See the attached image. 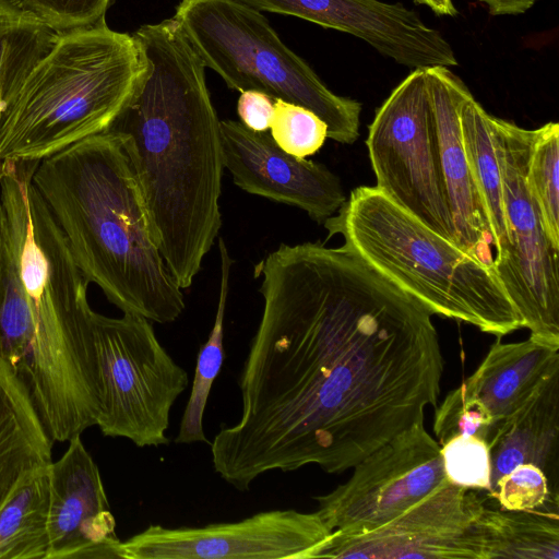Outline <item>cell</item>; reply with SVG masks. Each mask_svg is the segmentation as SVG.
<instances>
[{"mask_svg":"<svg viewBox=\"0 0 559 559\" xmlns=\"http://www.w3.org/2000/svg\"><path fill=\"white\" fill-rule=\"evenodd\" d=\"M366 145L376 187L428 228L457 243L425 69H414L378 108Z\"/></svg>","mask_w":559,"mask_h":559,"instance_id":"obj_10","label":"cell"},{"mask_svg":"<svg viewBox=\"0 0 559 559\" xmlns=\"http://www.w3.org/2000/svg\"><path fill=\"white\" fill-rule=\"evenodd\" d=\"M49 472L47 559H118L121 540L99 469L80 436Z\"/></svg>","mask_w":559,"mask_h":559,"instance_id":"obj_15","label":"cell"},{"mask_svg":"<svg viewBox=\"0 0 559 559\" xmlns=\"http://www.w3.org/2000/svg\"><path fill=\"white\" fill-rule=\"evenodd\" d=\"M173 17L204 67L228 88L302 106L325 122L328 138L336 142L358 139L361 104L334 94L262 12L235 0H181Z\"/></svg>","mask_w":559,"mask_h":559,"instance_id":"obj_7","label":"cell"},{"mask_svg":"<svg viewBox=\"0 0 559 559\" xmlns=\"http://www.w3.org/2000/svg\"><path fill=\"white\" fill-rule=\"evenodd\" d=\"M490 117L469 93L460 114L463 145L490 225L496 261L506 254L510 238Z\"/></svg>","mask_w":559,"mask_h":559,"instance_id":"obj_20","label":"cell"},{"mask_svg":"<svg viewBox=\"0 0 559 559\" xmlns=\"http://www.w3.org/2000/svg\"><path fill=\"white\" fill-rule=\"evenodd\" d=\"M56 33L84 28L106 22L116 0H14Z\"/></svg>","mask_w":559,"mask_h":559,"instance_id":"obj_30","label":"cell"},{"mask_svg":"<svg viewBox=\"0 0 559 559\" xmlns=\"http://www.w3.org/2000/svg\"><path fill=\"white\" fill-rule=\"evenodd\" d=\"M52 443L26 390L0 358V507L25 475L51 464Z\"/></svg>","mask_w":559,"mask_h":559,"instance_id":"obj_19","label":"cell"},{"mask_svg":"<svg viewBox=\"0 0 559 559\" xmlns=\"http://www.w3.org/2000/svg\"><path fill=\"white\" fill-rule=\"evenodd\" d=\"M33 183L88 283L123 313L177 320L182 289L167 267L120 138L104 131L39 160Z\"/></svg>","mask_w":559,"mask_h":559,"instance_id":"obj_4","label":"cell"},{"mask_svg":"<svg viewBox=\"0 0 559 559\" xmlns=\"http://www.w3.org/2000/svg\"><path fill=\"white\" fill-rule=\"evenodd\" d=\"M274 112V99L259 91H245L237 100L240 122L255 132L270 130Z\"/></svg>","mask_w":559,"mask_h":559,"instance_id":"obj_31","label":"cell"},{"mask_svg":"<svg viewBox=\"0 0 559 559\" xmlns=\"http://www.w3.org/2000/svg\"><path fill=\"white\" fill-rule=\"evenodd\" d=\"M48 468L25 475L0 507V559H47Z\"/></svg>","mask_w":559,"mask_h":559,"instance_id":"obj_22","label":"cell"},{"mask_svg":"<svg viewBox=\"0 0 559 559\" xmlns=\"http://www.w3.org/2000/svg\"><path fill=\"white\" fill-rule=\"evenodd\" d=\"M146 72L133 35L106 22L57 33L0 109V159L41 160L108 130Z\"/></svg>","mask_w":559,"mask_h":559,"instance_id":"obj_5","label":"cell"},{"mask_svg":"<svg viewBox=\"0 0 559 559\" xmlns=\"http://www.w3.org/2000/svg\"><path fill=\"white\" fill-rule=\"evenodd\" d=\"M559 124L547 122L533 130L526 183L543 227L559 249Z\"/></svg>","mask_w":559,"mask_h":559,"instance_id":"obj_25","label":"cell"},{"mask_svg":"<svg viewBox=\"0 0 559 559\" xmlns=\"http://www.w3.org/2000/svg\"><path fill=\"white\" fill-rule=\"evenodd\" d=\"M56 38V32L14 0H0V109Z\"/></svg>","mask_w":559,"mask_h":559,"instance_id":"obj_23","label":"cell"},{"mask_svg":"<svg viewBox=\"0 0 559 559\" xmlns=\"http://www.w3.org/2000/svg\"><path fill=\"white\" fill-rule=\"evenodd\" d=\"M223 165L243 191L304 210L323 223L346 201L340 179L324 165L282 150L267 132L221 120Z\"/></svg>","mask_w":559,"mask_h":559,"instance_id":"obj_14","label":"cell"},{"mask_svg":"<svg viewBox=\"0 0 559 559\" xmlns=\"http://www.w3.org/2000/svg\"><path fill=\"white\" fill-rule=\"evenodd\" d=\"M416 4L427 5L435 14L439 16H456L457 9L453 0H414Z\"/></svg>","mask_w":559,"mask_h":559,"instance_id":"obj_33","label":"cell"},{"mask_svg":"<svg viewBox=\"0 0 559 559\" xmlns=\"http://www.w3.org/2000/svg\"><path fill=\"white\" fill-rule=\"evenodd\" d=\"M323 224L329 238L341 235L343 246L432 314L497 337L523 328L493 265L428 228L376 186L355 188Z\"/></svg>","mask_w":559,"mask_h":559,"instance_id":"obj_6","label":"cell"},{"mask_svg":"<svg viewBox=\"0 0 559 559\" xmlns=\"http://www.w3.org/2000/svg\"><path fill=\"white\" fill-rule=\"evenodd\" d=\"M270 134L282 150L306 158L322 147L328 138V127L311 110L282 99H274Z\"/></svg>","mask_w":559,"mask_h":559,"instance_id":"obj_28","label":"cell"},{"mask_svg":"<svg viewBox=\"0 0 559 559\" xmlns=\"http://www.w3.org/2000/svg\"><path fill=\"white\" fill-rule=\"evenodd\" d=\"M332 531L318 512L272 510L234 523L150 525L121 542V559H314Z\"/></svg>","mask_w":559,"mask_h":559,"instance_id":"obj_12","label":"cell"},{"mask_svg":"<svg viewBox=\"0 0 559 559\" xmlns=\"http://www.w3.org/2000/svg\"><path fill=\"white\" fill-rule=\"evenodd\" d=\"M218 251L221 260V281L217 310L207 341L200 348L197 358L191 393L180 421L178 435L175 439V442L180 444L194 442L209 443L203 428V415L212 385L225 360L224 319L231 265L234 263L223 238L218 239Z\"/></svg>","mask_w":559,"mask_h":559,"instance_id":"obj_24","label":"cell"},{"mask_svg":"<svg viewBox=\"0 0 559 559\" xmlns=\"http://www.w3.org/2000/svg\"><path fill=\"white\" fill-rule=\"evenodd\" d=\"M510 245L493 269L530 337L559 346V249L547 236L526 183L533 130L490 117Z\"/></svg>","mask_w":559,"mask_h":559,"instance_id":"obj_9","label":"cell"},{"mask_svg":"<svg viewBox=\"0 0 559 559\" xmlns=\"http://www.w3.org/2000/svg\"><path fill=\"white\" fill-rule=\"evenodd\" d=\"M559 370L548 376L513 414L496 421L488 447L492 485L519 464L531 463L546 475L558 496Z\"/></svg>","mask_w":559,"mask_h":559,"instance_id":"obj_17","label":"cell"},{"mask_svg":"<svg viewBox=\"0 0 559 559\" xmlns=\"http://www.w3.org/2000/svg\"><path fill=\"white\" fill-rule=\"evenodd\" d=\"M261 319L239 378L241 416L211 442L223 480L353 468L436 406L432 313L345 246L281 243L254 266Z\"/></svg>","mask_w":559,"mask_h":559,"instance_id":"obj_1","label":"cell"},{"mask_svg":"<svg viewBox=\"0 0 559 559\" xmlns=\"http://www.w3.org/2000/svg\"><path fill=\"white\" fill-rule=\"evenodd\" d=\"M437 135L439 165L460 247L493 265L492 235L474 183L461 130V108L471 93L447 67L425 69Z\"/></svg>","mask_w":559,"mask_h":559,"instance_id":"obj_16","label":"cell"},{"mask_svg":"<svg viewBox=\"0 0 559 559\" xmlns=\"http://www.w3.org/2000/svg\"><path fill=\"white\" fill-rule=\"evenodd\" d=\"M476 526L485 559H559L556 512L502 510L485 504Z\"/></svg>","mask_w":559,"mask_h":559,"instance_id":"obj_21","label":"cell"},{"mask_svg":"<svg viewBox=\"0 0 559 559\" xmlns=\"http://www.w3.org/2000/svg\"><path fill=\"white\" fill-rule=\"evenodd\" d=\"M0 166H1V159H0Z\"/></svg>","mask_w":559,"mask_h":559,"instance_id":"obj_34","label":"cell"},{"mask_svg":"<svg viewBox=\"0 0 559 559\" xmlns=\"http://www.w3.org/2000/svg\"><path fill=\"white\" fill-rule=\"evenodd\" d=\"M487 5L489 14L518 15L525 13L536 3L537 0H478Z\"/></svg>","mask_w":559,"mask_h":559,"instance_id":"obj_32","label":"cell"},{"mask_svg":"<svg viewBox=\"0 0 559 559\" xmlns=\"http://www.w3.org/2000/svg\"><path fill=\"white\" fill-rule=\"evenodd\" d=\"M353 469L346 483L313 498L332 532L359 534L377 528L448 483L440 444L424 421L394 436Z\"/></svg>","mask_w":559,"mask_h":559,"instance_id":"obj_11","label":"cell"},{"mask_svg":"<svg viewBox=\"0 0 559 559\" xmlns=\"http://www.w3.org/2000/svg\"><path fill=\"white\" fill-rule=\"evenodd\" d=\"M487 496L502 510L558 513V496L551 492L544 472L531 463L519 464L501 475Z\"/></svg>","mask_w":559,"mask_h":559,"instance_id":"obj_26","label":"cell"},{"mask_svg":"<svg viewBox=\"0 0 559 559\" xmlns=\"http://www.w3.org/2000/svg\"><path fill=\"white\" fill-rule=\"evenodd\" d=\"M132 35L147 72L106 131L121 140L152 236L185 289L222 227L221 120L205 67L173 16Z\"/></svg>","mask_w":559,"mask_h":559,"instance_id":"obj_2","label":"cell"},{"mask_svg":"<svg viewBox=\"0 0 559 559\" xmlns=\"http://www.w3.org/2000/svg\"><path fill=\"white\" fill-rule=\"evenodd\" d=\"M557 370L559 346L532 337L516 343H502L498 337L462 384L487 407L496 423L520 408Z\"/></svg>","mask_w":559,"mask_h":559,"instance_id":"obj_18","label":"cell"},{"mask_svg":"<svg viewBox=\"0 0 559 559\" xmlns=\"http://www.w3.org/2000/svg\"><path fill=\"white\" fill-rule=\"evenodd\" d=\"M37 160H1L0 240L25 295L23 321L0 338V358L37 414L63 419L84 412L96 393L88 282L33 183Z\"/></svg>","mask_w":559,"mask_h":559,"instance_id":"obj_3","label":"cell"},{"mask_svg":"<svg viewBox=\"0 0 559 559\" xmlns=\"http://www.w3.org/2000/svg\"><path fill=\"white\" fill-rule=\"evenodd\" d=\"M493 425L487 407L461 384L437 407L433 431L439 444L459 435L476 436L488 442Z\"/></svg>","mask_w":559,"mask_h":559,"instance_id":"obj_29","label":"cell"},{"mask_svg":"<svg viewBox=\"0 0 559 559\" xmlns=\"http://www.w3.org/2000/svg\"><path fill=\"white\" fill-rule=\"evenodd\" d=\"M440 453L449 483L491 492L492 466L489 447L484 439L459 435L440 444Z\"/></svg>","mask_w":559,"mask_h":559,"instance_id":"obj_27","label":"cell"},{"mask_svg":"<svg viewBox=\"0 0 559 559\" xmlns=\"http://www.w3.org/2000/svg\"><path fill=\"white\" fill-rule=\"evenodd\" d=\"M486 500L448 481L377 528L333 531L319 558L485 559L476 521Z\"/></svg>","mask_w":559,"mask_h":559,"instance_id":"obj_13","label":"cell"},{"mask_svg":"<svg viewBox=\"0 0 559 559\" xmlns=\"http://www.w3.org/2000/svg\"><path fill=\"white\" fill-rule=\"evenodd\" d=\"M98 395L96 425L104 436L129 439L136 447L169 443L173 405L189 378L159 343L145 318L92 313Z\"/></svg>","mask_w":559,"mask_h":559,"instance_id":"obj_8","label":"cell"}]
</instances>
